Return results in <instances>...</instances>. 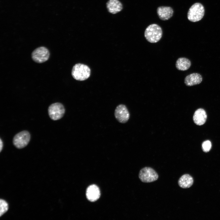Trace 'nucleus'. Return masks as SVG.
<instances>
[{
  "label": "nucleus",
  "instance_id": "f3484780",
  "mask_svg": "<svg viewBox=\"0 0 220 220\" xmlns=\"http://www.w3.org/2000/svg\"><path fill=\"white\" fill-rule=\"evenodd\" d=\"M211 144L208 140L204 141L202 144V148L203 151L205 152H209L211 149Z\"/></svg>",
  "mask_w": 220,
  "mask_h": 220
},
{
  "label": "nucleus",
  "instance_id": "f257e3e1",
  "mask_svg": "<svg viewBox=\"0 0 220 220\" xmlns=\"http://www.w3.org/2000/svg\"><path fill=\"white\" fill-rule=\"evenodd\" d=\"M162 34L161 27L157 24H152L146 28L144 35L148 42L151 43H155L161 39Z\"/></svg>",
  "mask_w": 220,
  "mask_h": 220
},
{
  "label": "nucleus",
  "instance_id": "9d476101",
  "mask_svg": "<svg viewBox=\"0 0 220 220\" xmlns=\"http://www.w3.org/2000/svg\"><path fill=\"white\" fill-rule=\"evenodd\" d=\"M201 75L199 73H194L187 75L185 78L184 82L187 86H192L199 84L202 81Z\"/></svg>",
  "mask_w": 220,
  "mask_h": 220
},
{
  "label": "nucleus",
  "instance_id": "9b49d317",
  "mask_svg": "<svg viewBox=\"0 0 220 220\" xmlns=\"http://www.w3.org/2000/svg\"><path fill=\"white\" fill-rule=\"evenodd\" d=\"M100 192L99 188L96 185H92L87 189L86 196L87 199L91 202L95 201L100 197Z\"/></svg>",
  "mask_w": 220,
  "mask_h": 220
},
{
  "label": "nucleus",
  "instance_id": "dca6fc26",
  "mask_svg": "<svg viewBox=\"0 0 220 220\" xmlns=\"http://www.w3.org/2000/svg\"><path fill=\"white\" fill-rule=\"evenodd\" d=\"M0 216H1L7 211L9 207L7 203L2 199L0 200Z\"/></svg>",
  "mask_w": 220,
  "mask_h": 220
},
{
  "label": "nucleus",
  "instance_id": "423d86ee",
  "mask_svg": "<svg viewBox=\"0 0 220 220\" xmlns=\"http://www.w3.org/2000/svg\"><path fill=\"white\" fill-rule=\"evenodd\" d=\"M139 178L142 182L148 183L156 180L158 178V175L152 168L146 167L140 170Z\"/></svg>",
  "mask_w": 220,
  "mask_h": 220
},
{
  "label": "nucleus",
  "instance_id": "7ed1b4c3",
  "mask_svg": "<svg viewBox=\"0 0 220 220\" xmlns=\"http://www.w3.org/2000/svg\"><path fill=\"white\" fill-rule=\"evenodd\" d=\"M204 14V9L201 3H196L189 8L187 14L188 19L191 21L196 22L200 20Z\"/></svg>",
  "mask_w": 220,
  "mask_h": 220
},
{
  "label": "nucleus",
  "instance_id": "ddd939ff",
  "mask_svg": "<svg viewBox=\"0 0 220 220\" xmlns=\"http://www.w3.org/2000/svg\"><path fill=\"white\" fill-rule=\"evenodd\" d=\"M207 116L205 111L202 108H199L195 112L193 116V119L195 124L201 125L205 122Z\"/></svg>",
  "mask_w": 220,
  "mask_h": 220
},
{
  "label": "nucleus",
  "instance_id": "6e6552de",
  "mask_svg": "<svg viewBox=\"0 0 220 220\" xmlns=\"http://www.w3.org/2000/svg\"><path fill=\"white\" fill-rule=\"evenodd\" d=\"M115 116L119 123H124L128 120L130 117L129 112L126 106L123 104L117 106L115 109Z\"/></svg>",
  "mask_w": 220,
  "mask_h": 220
},
{
  "label": "nucleus",
  "instance_id": "39448f33",
  "mask_svg": "<svg viewBox=\"0 0 220 220\" xmlns=\"http://www.w3.org/2000/svg\"><path fill=\"white\" fill-rule=\"evenodd\" d=\"M65 109L62 104L59 102L51 104L48 108V113L50 118L53 120H57L61 119L64 116Z\"/></svg>",
  "mask_w": 220,
  "mask_h": 220
},
{
  "label": "nucleus",
  "instance_id": "1a4fd4ad",
  "mask_svg": "<svg viewBox=\"0 0 220 220\" xmlns=\"http://www.w3.org/2000/svg\"><path fill=\"white\" fill-rule=\"evenodd\" d=\"M157 14L161 20H166L172 16L174 11L172 8L169 6H161L157 9Z\"/></svg>",
  "mask_w": 220,
  "mask_h": 220
},
{
  "label": "nucleus",
  "instance_id": "0eeeda50",
  "mask_svg": "<svg viewBox=\"0 0 220 220\" xmlns=\"http://www.w3.org/2000/svg\"><path fill=\"white\" fill-rule=\"evenodd\" d=\"M50 55L48 50L46 47L41 46L37 48L33 51L31 57L35 62L41 63L47 61Z\"/></svg>",
  "mask_w": 220,
  "mask_h": 220
},
{
  "label": "nucleus",
  "instance_id": "20e7f679",
  "mask_svg": "<svg viewBox=\"0 0 220 220\" xmlns=\"http://www.w3.org/2000/svg\"><path fill=\"white\" fill-rule=\"evenodd\" d=\"M31 135L29 132L27 130H23L15 135L13 142L15 147L21 149L25 147L28 144Z\"/></svg>",
  "mask_w": 220,
  "mask_h": 220
},
{
  "label": "nucleus",
  "instance_id": "2eb2a0df",
  "mask_svg": "<svg viewBox=\"0 0 220 220\" xmlns=\"http://www.w3.org/2000/svg\"><path fill=\"white\" fill-rule=\"evenodd\" d=\"M193 182V179L191 176L188 174H185L179 179L178 184L181 188H187L192 185Z\"/></svg>",
  "mask_w": 220,
  "mask_h": 220
},
{
  "label": "nucleus",
  "instance_id": "4468645a",
  "mask_svg": "<svg viewBox=\"0 0 220 220\" xmlns=\"http://www.w3.org/2000/svg\"><path fill=\"white\" fill-rule=\"evenodd\" d=\"M191 62L185 57L178 58L176 61L175 66L178 70L185 71L188 70L191 66Z\"/></svg>",
  "mask_w": 220,
  "mask_h": 220
},
{
  "label": "nucleus",
  "instance_id": "f8f14e48",
  "mask_svg": "<svg viewBox=\"0 0 220 220\" xmlns=\"http://www.w3.org/2000/svg\"><path fill=\"white\" fill-rule=\"evenodd\" d=\"M108 11L113 14H116L123 9L122 3L118 0H109L106 4Z\"/></svg>",
  "mask_w": 220,
  "mask_h": 220
},
{
  "label": "nucleus",
  "instance_id": "f03ea898",
  "mask_svg": "<svg viewBox=\"0 0 220 220\" xmlns=\"http://www.w3.org/2000/svg\"><path fill=\"white\" fill-rule=\"evenodd\" d=\"M72 75L75 79L79 81H83L87 79L90 76V69L86 65L78 63L73 66Z\"/></svg>",
  "mask_w": 220,
  "mask_h": 220
},
{
  "label": "nucleus",
  "instance_id": "a211bd4d",
  "mask_svg": "<svg viewBox=\"0 0 220 220\" xmlns=\"http://www.w3.org/2000/svg\"><path fill=\"white\" fill-rule=\"evenodd\" d=\"M0 151L1 152L3 147V141L1 138L0 139Z\"/></svg>",
  "mask_w": 220,
  "mask_h": 220
}]
</instances>
